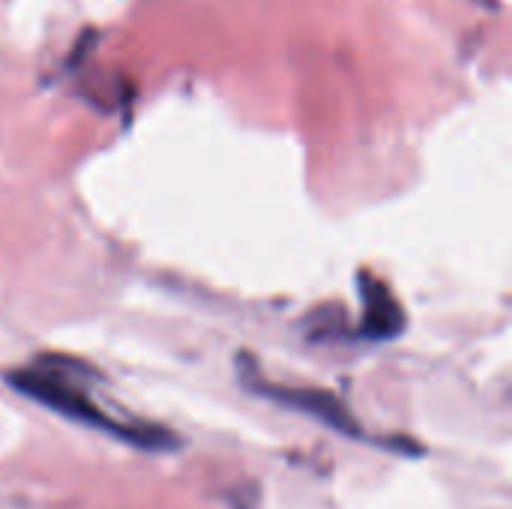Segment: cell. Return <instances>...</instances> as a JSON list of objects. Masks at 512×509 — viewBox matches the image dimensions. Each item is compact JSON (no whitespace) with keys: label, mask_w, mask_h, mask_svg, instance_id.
Instances as JSON below:
<instances>
[{"label":"cell","mask_w":512,"mask_h":509,"mask_svg":"<svg viewBox=\"0 0 512 509\" xmlns=\"http://www.w3.org/2000/svg\"><path fill=\"white\" fill-rule=\"evenodd\" d=\"M360 297H363V336L384 342V339H396L405 330V312L381 279L363 273Z\"/></svg>","instance_id":"obj_3"},{"label":"cell","mask_w":512,"mask_h":509,"mask_svg":"<svg viewBox=\"0 0 512 509\" xmlns=\"http://www.w3.org/2000/svg\"><path fill=\"white\" fill-rule=\"evenodd\" d=\"M252 390H258V393H264V396H270V399H276V402H282L288 408L312 414L321 423H327V426H333V429H339L345 435L360 438V429L354 426V417L348 414V408L336 396H330L324 390H294V387H273V384H261V381H252Z\"/></svg>","instance_id":"obj_2"},{"label":"cell","mask_w":512,"mask_h":509,"mask_svg":"<svg viewBox=\"0 0 512 509\" xmlns=\"http://www.w3.org/2000/svg\"><path fill=\"white\" fill-rule=\"evenodd\" d=\"M12 387L21 390L24 396L36 399L39 405H48L51 411L96 426L102 432H111L114 438L132 441L144 450H162L168 444H174V438L162 429H150L144 423H126V420H114L108 411H102L93 402L84 366L69 363L63 357H39L36 363H30L27 369H18L9 375Z\"/></svg>","instance_id":"obj_1"}]
</instances>
